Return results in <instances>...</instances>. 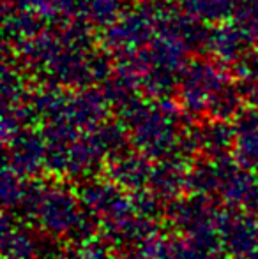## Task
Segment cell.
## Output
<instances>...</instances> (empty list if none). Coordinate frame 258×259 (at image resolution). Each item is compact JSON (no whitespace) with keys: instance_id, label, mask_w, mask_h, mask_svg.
Returning <instances> with one entry per match:
<instances>
[{"instance_id":"cell-1","label":"cell","mask_w":258,"mask_h":259,"mask_svg":"<svg viewBox=\"0 0 258 259\" xmlns=\"http://www.w3.org/2000/svg\"><path fill=\"white\" fill-rule=\"evenodd\" d=\"M21 205L28 217L35 219V222L45 231L53 235L76 233L85 238L90 231L89 222L82 219L75 198L67 191L41 185L32 189L27 187Z\"/></svg>"},{"instance_id":"cell-2","label":"cell","mask_w":258,"mask_h":259,"mask_svg":"<svg viewBox=\"0 0 258 259\" xmlns=\"http://www.w3.org/2000/svg\"><path fill=\"white\" fill-rule=\"evenodd\" d=\"M221 233H225L227 247L237 254H255L258 250L256 219H223Z\"/></svg>"},{"instance_id":"cell-3","label":"cell","mask_w":258,"mask_h":259,"mask_svg":"<svg viewBox=\"0 0 258 259\" xmlns=\"http://www.w3.org/2000/svg\"><path fill=\"white\" fill-rule=\"evenodd\" d=\"M2 250L4 259H32L35 254V243L27 231L13 224L7 215L2 222Z\"/></svg>"},{"instance_id":"cell-4","label":"cell","mask_w":258,"mask_h":259,"mask_svg":"<svg viewBox=\"0 0 258 259\" xmlns=\"http://www.w3.org/2000/svg\"><path fill=\"white\" fill-rule=\"evenodd\" d=\"M25 185L21 184L20 177H13L6 171L2 177V201H4V206L9 208V206H14L18 203H21L23 199V194H25Z\"/></svg>"},{"instance_id":"cell-5","label":"cell","mask_w":258,"mask_h":259,"mask_svg":"<svg viewBox=\"0 0 258 259\" xmlns=\"http://www.w3.org/2000/svg\"><path fill=\"white\" fill-rule=\"evenodd\" d=\"M69 259H110V256H108L106 250L101 249V247L97 249V247H92V245H83L72 250Z\"/></svg>"}]
</instances>
